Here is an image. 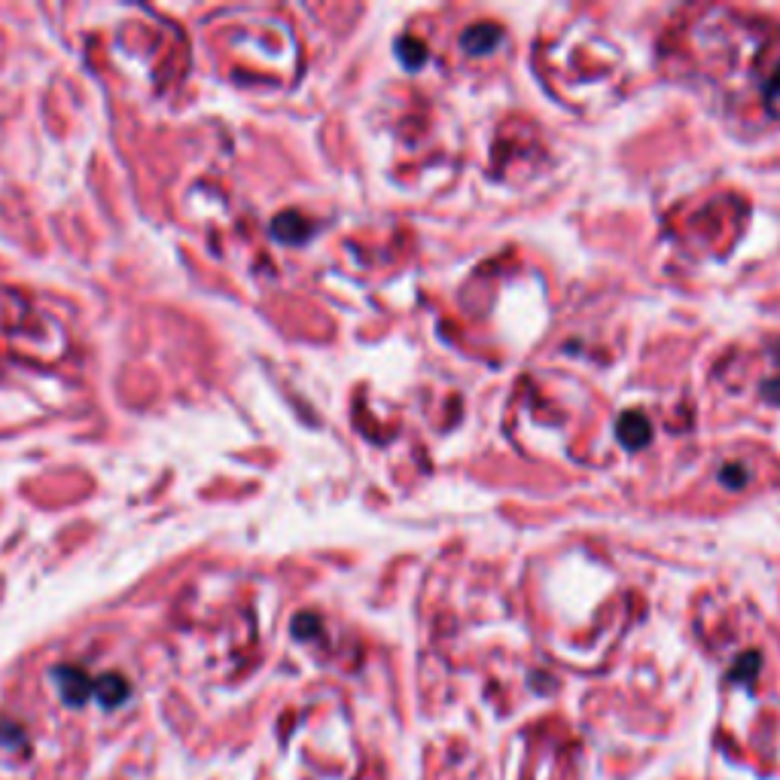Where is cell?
<instances>
[{
	"label": "cell",
	"mask_w": 780,
	"mask_h": 780,
	"mask_svg": "<svg viewBox=\"0 0 780 780\" xmlns=\"http://www.w3.org/2000/svg\"><path fill=\"white\" fill-rule=\"evenodd\" d=\"M616 436L628 451H640L649 442V436H653V427H649V421L640 412H625L616 424Z\"/></svg>",
	"instance_id": "obj_1"
},
{
	"label": "cell",
	"mask_w": 780,
	"mask_h": 780,
	"mask_svg": "<svg viewBox=\"0 0 780 780\" xmlns=\"http://www.w3.org/2000/svg\"><path fill=\"white\" fill-rule=\"evenodd\" d=\"M500 37H503V31H500L494 22H482V25H470V28L464 31L461 43H464L467 52L485 55V52H491V49L500 43Z\"/></svg>",
	"instance_id": "obj_2"
},
{
	"label": "cell",
	"mask_w": 780,
	"mask_h": 780,
	"mask_svg": "<svg viewBox=\"0 0 780 780\" xmlns=\"http://www.w3.org/2000/svg\"><path fill=\"white\" fill-rule=\"evenodd\" d=\"M272 235L284 244H299L311 235V226L302 214L296 211H287V214H278L275 223H272Z\"/></svg>",
	"instance_id": "obj_3"
},
{
	"label": "cell",
	"mask_w": 780,
	"mask_h": 780,
	"mask_svg": "<svg viewBox=\"0 0 780 780\" xmlns=\"http://www.w3.org/2000/svg\"><path fill=\"white\" fill-rule=\"evenodd\" d=\"M762 101H765V110L780 119V46H777V52L771 55L768 74H765V80H762Z\"/></svg>",
	"instance_id": "obj_4"
},
{
	"label": "cell",
	"mask_w": 780,
	"mask_h": 780,
	"mask_svg": "<svg viewBox=\"0 0 780 780\" xmlns=\"http://www.w3.org/2000/svg\"><path fill=\"white\" fill-rule=\"evenodd\" d=\"M397 52H400V58L406 61L409 71L421 68L424 58H427V46H424L421 40H415V37H403V40L397 43Z\"/></svg>",
	"instance_id": "obj_5"
},
{
	"label": "cell",
	"mask_w": 780,
	"mask_h": 780,
	"mask_svg": "<svg viewBox=\"0 0 780 780\" xmlns=\"http://www.w3.org/2000/svg\"><path fill=\"white\" fill-rule=\"evenodd\" d=\"M720 479H723L732 491H738V488L747 485V470H741V467H726V470L720 473Z\"/></svg>",
	"instance_id": "obj_6"
},
{
	"label": "cell",
	"mask_w": 780,
	"mask_h": 780,
	"mask_svg": "<svg viewBox=\"0 0 780 780\" xmlns=\"http://www.w3.org/2000/svg\"><path fill=\"white\" fill-rule=\"evenodd\" d=\"M765 397H768L771 403H780V378H777V381H768V384H765Z\"/></svg>",
	"instance_id": "obj_7"
}]
</instances>
